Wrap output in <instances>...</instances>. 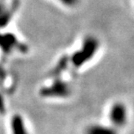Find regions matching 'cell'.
<instances>
[{"label":"cell","instance_id":"cell-1","mask_svg":"<svg viewBox=\"0 0 134 134\" xmlns=\"http://www.w3.org/2000/svg\"><path fill=\"white\" fill-rule=\"evenodd\" d=\"M99 48V42L96 38L90 36L84 40L81 48L71 56V62L75 68H80L90 62L96 54Z\"/></svg>","mask_w":134,"mask_h":134},{"label":"cell","instance_id":"cell-2","mask_svg":"<svg viewBox=\"0 0 134 134\" xmlns=\"http://www.w3.org/2000/svg\"><path fill=\"white\" fill-rule=\"evenodd\" d=\"M128 110L122 103H115L109 111V120L114 128H122L127 123Z\"/></svg>","mask_w":134,"mask_h":134},{"label":"cell","instance_id":"cell-3","mask_svg":"<svg viewBox=\"0 0 134 134\" xmlns=\"http://www.w3.org/2000/svg\"><path fill=\"white\" fill-rule=\"evenodd\" d=\"M40 94L49 98H64L70 94V88L69 85L64 81L58 80L49 87L42 88Z\"/></svg>","mask_w":134,"mask_h":134},{"label":"cell","instance_id":"cell-4","mask_svg":"<svg viewBox=\"0 0 134 134\" xmlns=\"http://www.w3.org/2000/svg\"><path fill=\"white\" fill-rule=\"evenodd\" d=\"M10 129L11 134H28L24 119L19 114H16L11 117Z\"/></svg>","mask_w":134,"mask_h":134},{"label":"cell","instance_id":"cell-5","mask_svg":"<svg viewBox=\"0 0 134 134\" xmlns=\"http://www.w3.org/2000/svg\"><path fill=\"white\" fill-rule=\"evenodd\" d=\"M86 134H117V131L114 127L94 124L88 126L86 130Z\"/></svg>","mask_w":134,"mask_h":134},{"label":"cell","instance_id":"cell-6","mask_svg":"<svg viewBox=\"0 0 134 134\" xmlns=\"http://www.w3.org/2000/svg\"><path fill=\"white\" fill-rule=\"evenodd\" d=\"M63 4L66 5V6H74L77 3L78 0H60Z\"/></svg>","mask_w":134,"mask_h":134}]
</instances>
